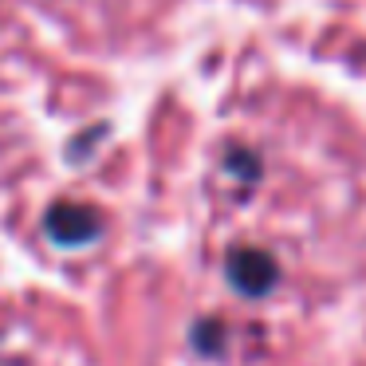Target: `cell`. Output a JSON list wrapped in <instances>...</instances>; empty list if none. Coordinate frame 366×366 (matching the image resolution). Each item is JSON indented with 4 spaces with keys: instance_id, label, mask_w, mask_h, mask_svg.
<instances>
[{
    "instance_id": "1",
    "label": "cell",
    "mask_w": 366,
    "mask_h": 366,
    "mask_svg": "<svg viewBox=\"0 0 366 366\" xmlns=\"http://www.w3.org/2000/svg\"><path fill=\"white\" fill-rule=\"evenodd\" d=\"M224 272H229V284L240 295H268L280 280L276 260L268 252H260V248H237V252H229Z\"/></svg>"
},
{
    "instance_id": "2",
    "label": "cell",
    "mask_w": 366,
    "mask_h": 366,
    "mask_svg": "<svg viewBox=\"0 0 366 366\" xmlns=\"http://www.w3.org/2000/svg\"><path fill=\"white\" fill-rule=\"evenodd\" d=\"M44 229H48V237L56 240V244L64 248H79L87 244V240L99 237V213L87 205H71V201H59V205L48 209V221H44Z\"/></svg>"
},
{
    "instance_id": "3",
    "label": "cell",
    "mask_w": 366,
    "mask_h": 366,
    "mask_svg": "<svg viewBox=\"0 0 366 366\" xmlns=\"http://www.w3.org/2000/svg\"><path fill=\"white\" fill-rule=\"evenodd\" d=\"M193 342H197L205 355H217V350H221V327L217 323H197L193 327Z\"/></svg>"
}]
</instances>
